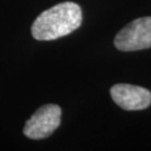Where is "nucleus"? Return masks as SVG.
Here are the masks:
<instances>
[{
  "mask_svg": "<svg viewBox=\"0 0 151 151\" xmlns=\"http://www.w3.org/2000/svg\"><path fill=\"white\" fill-rule=\"evenodd\" d=\"M111 96L120 108L127 111L145 110L151 104V92L132 84H115L111 87Z\"/></svg>",
  "mask_w": 151,
  "mask_h": 151,
  "instance_id": "nucleus-4",
  "label": "nucleus"
},
{
  "mask_svg": "<svg viewBox=\"0 0 151 151\" xmlns=\"http://www.w3.org/2000/svg\"><path fill=\"white\" fill-rule=\"evenodd\" d=\"M115 47L122 52H134L151 47V17L135 19L122 28L114 38Z\"/></svg>",
  "mask_w": 151,
  "mask_h": 151,
  "instance_id": "nucleus-2",
  "label": "nucleus"
},
{
  "mask_svg": "<svg viewBox=\"0 0 151 151\" xmlns=\"http://www.w3.org/2000/svg\"><path fill=\"white\" fill-rule=\"evenodd\" d=\"M82 9L75 2H62L43 11L32 26V37L37 40H54L67 36L81 26Z\"/></svg>",
  "mask_w": 151,
  "mask_h": 151,
  "instance_id": "nucleus-1",
  "label": "nucleus"
},
{
  "mask_svg": "<svg viewBox=\"0 0 151 151\" xmlns=\"http://www.w3.org/2000/svg\"><path fill=\"white\" fill-rule=\"evenodd\" d=\"M60 114L62 110L58 105H43L27 120L24 127V134L34 140L47 138L60 127Z\"/></svg>",
  "mask_w": 151,
  "mask_h": 151,
  "instance_id": "nucleus-3",
  "label": "nucleus"
}]
</instances>
